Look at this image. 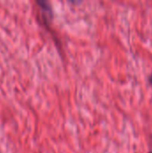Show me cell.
I'll return each instance as SVG.
<instances>
[{
  "label": "cell",
  "mask_w": 152,
  "mask_h": 153,
  "mask_svg": "<svg viewBox=\"0 0 152 153\" xmlns=\"http://www.w3.org/2000/svg\"><path fill=\"white\" fill-rule=\"evenodd\" d=\"M149 153H152V152H149Z\"/></svg>",
  "instance_id": "7a4b0ae2"
},
{
  "label": "cell",
  "mask_w": 152,
  "mask_h": 153,
  "mask_svg": "<svg viewBox=\"0 0 152 153\" xmlns=\"http://www.w3.org/2000/svg\"><path fill=\"white\" fill-rule=\"evenodd\" d=\"M148 81H149V83L150 84H151L152 85V74L149 76V79H148Z\"/></svg>",
  "instance_id": "6da1fadb"
}]
</instances>
